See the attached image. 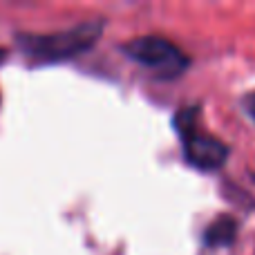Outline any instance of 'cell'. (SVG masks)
I'll return each instance as SVG.
<instances>
[{
  "label": "cell",
  "instance_id": "2",
  "mask_svg": "<svg viewBox=\"0 0 255 255\" xmlns=\"http://www.w3.org/2000/svg\"><path fill=\"white\" fill-rule=\"evenodd\" d=\"M197 119V108H186L175 117V128L181 139L184 159L199 170H217L224 166L226 157H229V148L220 139H215L211 132L202 130Z\"/></svg>",
  "mask_w": 255,
  "mask_h": 255
},
{
  "label": "cell",
  "instance_id": "4",
  "mask_svg": "<svg viewBox=\"0 0 255 255\" xmlns=\"http://www.w3.org/2000/svg\"><path fill=\"white\" fill-rule=\"evenodd\" d=\"M238 233V222L229 215H222L204 231V244L206 247H229Z\"/></svg>",
  "mask_w": 255,
  "mask_h": 255
},
{
  "label": "cell",
  "instance_id": "5",
  "mask_svg": "<svg viewBox=\"0 0 255 255\" xmlns=\"http://www.w3.org/2000/svg\"><path fill=\"white\" fill-rule=\"evenodd\" d=\"M244 108H247V112L251 115V119L255 121V92L249 94V97L244 99Z\"/></svg>",
  "mask_w": 255,
  "mask_h": 255
},
{
  "label": "cell",
  "instance_id": "3",
  "mask_svg": "<svg viewBox=\"0 0 255 255\" xmlns=\"http://www.w3.org/2000/svg\"><path fill=\"white\" fill-rule=\"evenodd\" d=\"M121 49L128 58L150 70L159 79H175L190 65L188 56L161 36H141L126 43Z\"/></svg>",
  "mask_w": 255,
  "mask_h": 255
},
{
  "label": "cell",
  "instance_id": "1",
  "mask_svg": "<svg viewBox=\"0 0 255 255\" xmlns=\"http://www.w3.org/2000/svg\"><path fill=\"white\" fill-rule=\"evenodd\" d=\"M103 31L101 20H90L56 34H25L18 38L22 54L36 65L63 63L88 52Z\"/></svg>",
  "mask_w": 255,
  "mask_h": 255
}]
</instances>
